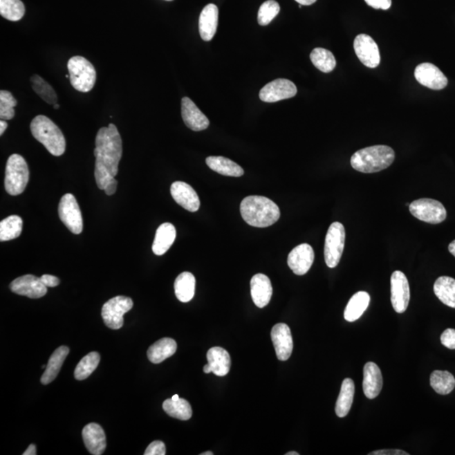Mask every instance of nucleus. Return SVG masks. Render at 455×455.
I'll list each match as a JSON object with an SVG mask.
<instances>
[{"instance_id":"nucleus-1","label":"nucleus","mask_w":455,"mask_h":455,"mask_svg":"<svg viewBox=\"0 0 455 455\" xmlns=\"http://www.w3.org/2000/svg\"><path fill=\"white\" fill-rule=\"evenodd\" d=\"M95 177L101 190H105L108 183L118 173L119 162L122 156V141L117 127L109 124L98 131L95 138Z\"/></svg>"},{"instance_id":"nucleus-2","label":"nucleus","mask_w":455,"mask_h":455,"mask_svg":"<svg viewBox=\"0 0 455 455\" xmlns=\"http://www.w3.org/2000/svg\"><path fill=\"white\" fill-rule=\"evenodd\" d=\"M241 214L249 225L257 228L275 225L281 215L279 206L262 196H249L243 200Z\"/></svg>"},{"instance_id":"nucleus-3","label":"nucleus","mask_w":455,"mask_h":455,"mask_svg":"<svg viewBox=\"0 0 455 455\" xmlns=\"http://www.w3.org/2000/svg\"><path fill=\"white\" fill-rule=\"evenodd\" d=\"M394 149L387 145H375L358 150L351 158L354 169L362 173H375L391 167L394 162Z\"/></svg>"},{"instance_id":"nucleus-4","label":"nucleus","mask_w":455,"mask_h":455,"mask_svg":"<svg viewBox=\"0 0 455 455\" xmlns=\"http://www.w3.org/2000/svg\"><path fill=\"white\" fill-rule=\"evenodd\" d=\"M30 132L54 156H61L66 149V141L59 127L45 115H37L30 122Z\"/></svg>"},{"instance_id":"nucleus-5","label":"nucleus","mask_w":455,"mask_h":455,"mask_svg":"<svg viewBox=\"0 0 455 455\" xmlns=\"http://www.w3.org/2000/svg\"><path fill=\"white\" fill-rule=\"evenodd\" d=\"M28 165L20 154H14L7 160L6 168V191L11 196H18L26 190L29 183Z\"/></svg>"},{"instance_id":"nucleus-6","label":"nucleus","mask_w":455,"mask_h":455,"mask_svg":"<svg viewBox=\"0 0 455 455\" xmlns=\"http://www.w3.org/2000/svg\"><path fill=\"white\" fill-rule=\"evenodd\" d=\"M69 80L72 86L80 92L91 91L96 81V71L93 64L86 57L75 56L68 62Z\"/></svg>"},{"instance_id":"nucleus-7","label":"nucleus","mask_w":455,"mask_h":455,"mask_svg":"<svg viewBox=\"0 0 455 455\" xmlns=\"http://www.w3.org/2000/svg\"><path fill=\"white\" fill-rule=\"evenodd\" d=\"M345 238V228L342 223L339 222L331 223L327 231L325 250H324L327 267L335 268L340 262L344 250Z\"/></svg>"},{"instance_id":"nucleus-8","label":"nucleus","mask_w":455,"mask_h":455,"mask_svg":"<svg viewBox=\"0 0 455 455\" xmlns=\"http://www.w3.org/2000/svg\"><path fill=\"white\" fill-rule=\"evenodd\" d=\"M409 210L419 221L438 225L445 221L447 211L445 206L437 200L422 198L416 200L409 206Z\"/></svg>"},{"instance_id":"nucleus-9","label":"nucleus","mask_w":455,"mask_h":455,"mask_svg":"<svg viewBox=\"0 0 455 455\" xmlns=\"http://www.w3.org/2000/svg\"><path fill=\"white\" fill-rule=\"evenodd\" d=\"M133 300L125 296H117L104 304L102 315L107 327L113 330L122 328L124 319L123 315L132 310Z\"/></svg>"},{"instance_id":"nucleus-10","label":"nucleus","mask_w":455,"mask_h":455,"mask_svg":"<svg viewBox=\"0 0 455 455\" xmlns=\"http://www.w3.org/2000/svg\"><path fill=\"white\" fill-rule=\"evenodd\" d=\"M59 215L61 221L73 234H80L83 230V218L75 196L71 194H65L61 198L59 205Z\"/></svg>"},{"instance_id":"nucleus-11","label":"nucleus","mask_w":455,"mask_h":455,"mask_svg":"<svg viewBox=\"0 0 455 455\" xmlns=\"http://www.w3.org/2000/svg\"><path fill=\"white\" fill-rule=\"evenodd\" d=\"M353 47L358 59L366 67L375 68L380 63L379 47L375 40L366 34H360L355 38Z\"/></svg>"},{"instance_id":"nucleus-12","label":"nucleus","mask_w":455,"mask_h":455,"mask_svg":"<svg viewBox=\"0 0 455 455\" xmlns=\"http://www.w3.org/2000/svg\"><path fill=\"white\" fill-rule=\"evenodd\" d=\"M297 94V87L292 81L286 79H277L266 84L260 91V99L264 102H277L294 98Z\"/></svg>"},{"instance_id":"nucleus-13","label":"nucleus","mask_w":455,"mask_h":455,"mask_svg":"<svg viewBox=\"0 0 455 455\" xmlns=\"http://www.w3.org/2000/svg\"><path fill=\"white\" fill-rule=\"evenodd\" d=\"M391 283V303L397 313L402 314L407 310L410 302V286L406 275L402 272H393Z\"/></svg>"},{"instance_id":"nucleus-14","label":"nucleus","mask_w":455,"mask_h":455,"mask_svg":"<svg viewBox=\"0 0 455 455\" xmlns=\"http://www.w3.org/2000/svg\"><path fill=\"white\" fill-rule=\"evenodd\" d=\"M10 288L15 294L26 296L30 299H40L48 292V287L42 283L41 277L30 275L15 279Z\"/></svg>"},{"instance_id":"nucleus-15","label":"nucleus","mask_w":455,"mask_h":455,"mask_svg":"<svg viewBox=\"0 0 455 455\" xmlns=\"http://www.w3.org/2000/svg\"><path fill=\"white\" fill-rule=\"evenodd\" d=\"M415 78L423 86L434 91H440L448 84V79L434 64L423 63L415 69Z\"/></svg>"},{"instance_id":"nucleus-16","label":"nucleus","mask_w":455,"mask_h":455,"mask_svg":"<svg viewBox=\"0 0 455 455\" xmlns=\"http://www.w3.org/2000/svg\"><path fill=\"white\" fill-rule=\"evenodd\" d=\"M315 260V252L311 245L301 244L289 253L288 265L295 275L303 276L310 271Z\"/></svg>"},{"instance_id":"nucleus-17","label":"nucleus","mask_w":455,"mask_h":455,"mask_svg":"<svg viewBox=\"0 0 455 455\" xmlns=\"http://www.w3.org/2000/svg\"><path fill=\"white\" fill-rule=\"evenodd\" d=\"M271 337L277 358L280 361L288 360L294 349L290 328L286 324H277L272 327Z\"/></svg>"},{"instance_id":"nucleus-18","label":"nucleus","mask_w":455,"mask_h":455,"mask_svg":"<svg viewBox=\"0 0 455 455\" xmlns=\"http://www.w3.org/2000/svg\"><path fill=\"white\" fill-rule=\"evenodd\" d=\"M181 115L185 124L195 132L205 130L210 126V120L190 98L181 100Z\"/></svg>"},{"instance_id":"nucleus-19","label":"nucleus","mask_w":455,"mask_h":455,"mask_svg":"<svg viewBox=\"0 0 455 455\" xmlns=\"http://www.w3.org/2000/svg\"><path fill=\"white\" fill-rule=\"evenodd\" d=\"M171 194L175 201L185 210L192 213L199 210L198 195L190 185L183 181H176L171 185Z\"/></svg>"},{"instance_id":"nucleus-20","label":"nucleus","mask_w":455,"mask_h":455,"mask_svg":"<svg viewBox=\"0 0 455 455\" xmlns=\"http://www.w3.org/2000/svg\"><path fill=\"white\" fill-rule=\"evenodd\" d=\"M84 445L89 452L94 455H101L106 448V434L102 427L96 423L88 424L82 431Z\"/></svg>"},{"instance_id":"nucleus-21","label":"nucleus","mask_w":455,"mask_h":455,"mask_svg":"<svg viewBox=\"0 0 455 455\" xmlns=\"http://www.w3.org/2000/svg\"><path fill=\"white\" fill-rule=\"evenodd\" d=\"M382 387H383V377L379 366L373 362H367L364 368V381H362L364 395L369 399H375L380 395Z\"/></svg>"},{"instance_id":"nucleus-22","label":"nucleus","mask_w":455,"mask_h":455,"mask_svg":"<svg viewBox=\"0 0 455 455\" xmlns=\"http://www.w3.org/2000/svg\"><path fill=\"white\" fill-rule=\"evenodd\" d=\"M252 300L258 308L267 306L272 299V286L269 277L264 275H254L250 281Z\"/></svg>"},{"instance_id":"nucleus-23","label":"nucleus","mask_w":455,"mask_h":455,"mask_svg":"<svg viewBox=\"0 0 455 455\" xmlns=\"http://www.w3.org/2000/svg\"><path fill=\"white\" fill-rule=\"evenodd\" d=\"M219 24V9L214 3H210L202 11L199 17V32L203 41L213 39L217 32Z\"/></svg>"},{"instance_id":"nucleus-24","label":"nucleus","mask_w":455,"mask_h":455,"mask_svg":"<svg viewBox=\"0 0 455 455\" xmlns=\"http://www.w3.org/2000/svg\"><path fill=\"white\" fill-rule=\"evenodd\" d=\"M176 237V230L171 223H165L158 228L156 237L153 243V252L156 256H162L167 253L171 245L174 244Z\"/></svg>"},{"instance_id":"nucleus-25","label":"nucleus","mask_w":455,"mask_h":455,"mask_svg":"<svg viewBox=\"0 0 455 455\" xmlns=\"http://www.w3.org/2000/svg\"><path fill=\"white\" fill-rule=\"evenodd\" d=\"M208 364L211 366L212 373L215 375L223 377L230 372L231 360L229 353L225 349L215 346L208 350L207 353Z\"/></svg>"},{"instance_id":"nucleus-26","label":"nucleus","mask_w":455,"mask_h":455,"mask_svg":"<svg viewBox=\"0 0 455 455\" xmlns=\"http://www.w3.org/2000/svg\"><path fill=\"white\" fill-rule=\"evenodd\" d=\"M68 353L69 349L65 346H62L54 351L52 356L49 358L47 368H46L44 375L41 378L42 384H48L56 379Z\"/></svg>"},{"instance_id":"nucleus-27","label":"nucleus","mask_w":455,"mask_h":455,"mask_svg":"<svg viewBox=\"0 0 455 455\" xmlns=\"http://www.w3.org/2000/svg\"><path fill=\"white\" fill-rule=\"evenodd\" d=\"M177 344L171 338L165 337L154 343L148 350V358L153 364H160L176 352Z\"/></svg>"},{"instance_id":"nucleus-28","label":"nucleus","mask_w":455,"mask_h":455,"mask_svg":"<svg viewBox=\"0 0 455 455\" xmlns=\"http://www.w3.org/2000/svg\"><path fill=\"white\" fill-rule=\"evenodd\" d=\"M370 303V296L367 292H358L349 300L344 312L346 322H354L360 319L367 310Z\"/></svg>"},{"instance_id":"nucleus-29","label":"nucleus","mask_w":455,"mask_h":455,"mask_svg":"<svg viewBox=\"0 0 455 455\" xmlns=\"http://www.w3.org/2000/svg\"><path fill=\"white\" fill-rule=\"evenodd\" d=\"M206 163L208 167L223 176L240 177L244 175V169L240 165L225 157H207Z\"/></svg>"},{"instance_id":"nucleus-30","label":"nucleus","mask_w":455,"mask_h":455,"mask_svg":"<svg viewBox=\"0 0 455 455\" xmlns=\"http://www.w3.org/2000/svg\"><path fill=\"white\" fill-rule=\"evenodd\" d=\"M434 294L445 306L455 308V279L443 276L436 280Z\"/></svg>"},{"instance_id":"nucleus-31","label":"nucleus","mask_w":455,"mask_h":455,"mask_svg":"<svg viewBox=\"0 0 455 455\" xmlns=\"http://www.w3.org/2000/svg\"><path fill=\"white\" fill-rule=\"evenodd\" d=\"M196 279L191 272H185L176 277L175 281V294L180 302L187 303L194 299L195 295Z\"/></svg>"},{"instance_id":"nucleus-32","label":"nucleus","mask_w":455,"mask_h":455,"mask_svg":"<svg viewBox=\"0 0 455 455\" xmlns=\"http://www.w3.org/2000/svg\"><path fill=\"white\" fill-rule=\"evenodd\" d=\"M355 384L353 380H343L340 394H339L337 404H335V414L339 418H345L349 414L353 402Z\"/></svg>"},{"instance_id":"nucleus-33","label":"nucleus","mask_w":455,"mask_h":455,"mask_svg":"<svg viewBox=\"0 0 455 455\" xmlns=\"http://www.w3.org/2000/svg\"><path fill=\"white\" fill-rule=\"evenodd\" d=\"M430 384L438 394L446 396L454 391L455 379L452 373L448 371L435 370L430 376Z\"/></svg>"},{"instance_id":"nucleus-34","label":"nucleus","mask_w":455,"mask_h":455,"mask_svg":"<svg viewBox=\"0 0 455 455\" xmlns=\"http://www.w3.org/2000/svg\"><path fill=\"white\" fill-rule=\"evenodd\" d=\"M163 409L171 418L187 421L192 418V409L187 400L180 398L173 400L171 398L165 400Z\"/></svg>"},{"instance_id":"nucleus-35","label":"nucleus","mask_w":455,"mask_h":455,"mask_svg":"<svg viewBox=\"0 0 455 455\" xmlns=\"http://www.w3.org/2000/svg\"><path fill=\"white\" fill-rule=\"evenodd\" d=\"M23 221L17 215H11L0 222V241L14 240L22 232Z\"/></svg>"},{"instance_id":"nucleus-36","label":"nucleus","mask_w":455,"mask_h":455,"mask_svg":"<svg viewBox=\"0 0 455 455\" xmlns=\"http://www.w3.org/2000/svg\"><path fill=\"white\" fill-rule=\"evenodd\" d=\"M30 86L33 89L35 93L40 96L45 102L49 105H55L57 102V95L56 91L51 86V84L47 82L41 76L35 75L30 77Z\"/></svg>"},{"instance_id":"nucleus-37","label":"nucleus","mask_w":455,"mask_h":455,"mask_svg":"<svg viewBox=\"0 0 455 455\" xmlns=\"http://www.w3.org/2000/svg\"><path fill=\"white\" fill-rule=\"evenodd\" d=\"M310 60L315 67L323 73H330L337 66L333 53L322 48H315L311 52Z\"/></svg>"},{"instance_id":"nucleus-38","label":"nucleus","mask_w":455,"mask_h":455,"mask_svg":"<svg viewBox=\"0 0 455 455\" xmlns=\"http://www.w3.org/2000/svg\"><path fill=\"white\" fill-rule=\"evenodd\" d=\"M25 12V6L21 0H0V15L7 20L20 21Z\"/></svg>"},{"instance_id":"nucleus-39","label":"nucleus","mask_w":455,"mask_h":455,"mask_svg":"<svg viewBox=\"0 0 455 455\" xmlns=\"http://www.w3.org/2000/svg\"><path fill=\"white\" fill-rule=\"evenodd\" d=\"M101 360L100 354L96 352H92L84 357L80 360L75 369V378L77 380H84L93 373Z\"/></svg>"},{"instance_id":"nucleus-40","label":"nucleus","mask_w":455,"mask_h":455,"mask_svg":"<svg viewBox=\"0 0 455 455\" xmlns=\"http://www.w3.org/2000/svg\"><path fill=\"white\" fill-rule=\"evenodd\" d=\"M17 101L10 91H0V118L1 120H11L15 115L14 108Z\"/></svg>"},{"instance_id":"nucleus-41","label":"nucleus","mask_w":455,"mask_h":455,"mask_svg":"<svg viewBox=\"0 0 455 455\" xmlns=\"http://www.w3.org/2000/svg\"><path fill=\"white\" fill-rule=\"evenodd\" d=\"M279 12V3L275 0H268L262 3L258 11V23L260 26H268Z\"/></svg>"},{"instance_id":"nucleus-42","label":"nucleus","mask_w":455,"mask_h":455,"mask_svg":"<svg viewBox=\"0 0 455 455\" xmlns=\"http://www.w3.org/2000/svg\"><path fill=\"white\" fill-rule=\"evenodd\" d=\"M442 344L446 346L447 349L454 350L455 349V330L447 329L443 331L441 335Z\"/></svg>"},{"instance_id":"nucleus-43","label":"nucleus","mask_w":455,"mask_h":455,"mask_svg":"<svg viewBox=\"0 0 455 455\" xmlns=\"http://www.w3.org/2000/svg\"><path fill=\"white\" fill-rule=\"evenodd\" d=\"M167 454V449L163 442L154 441L146 449L145 455H165Z\"/></svg>"},{"instance_id":"nucleus-44","label":"nucleus","mask_w":455,"mask_h":455,"mask_svg":"<svg viewBox=\"0 0 455 455\" xmlns=\"http://www.w3.org/2000/svg\"><path fill=\"white\" fill-rule=\"evenodd\" d=\"M367 5L373 9L389 10L391 7L392 0H365Z\"/></svg>"},{"instance_id":"nucleus-45","label":"nucleus","mask_w":455,"mask_h":455,"mask_svg":"<svg viewBox=\"0 0 455 455\" xmlns=\"http://www.w3.org/2000/svg\"><path fill=\"white\" fill-rule=\"evenodd\" d=\"M41 280L42 283L46 285V287L48 288H54L59 286L60 284V280L57 279V277L53 275H44L41 277Z\"/></svg>"},{"instance_id":"nucleus-46","label":"nucleus","mask_w":455,"mask_h":455,"mask_svg":"<svg viewBox=\"0 0 455 455\" xmlns=\"http://www.w3.org/2000/svg\"><path fill=\"white\" fill-rule=\"evenodd\" d=\"M369 455H409L408 453L400 449H382L373 451Z\"/></svg>"},{"instance_id":"nucleus-47","label":"nucleus","mask_w":455,"mask_h":455,"mask_svg":"<svg viewBox=\"0 0 455 455\" xmlns=\"http://www.w3.org/2000/svg\"><path fill=\"white\" fill-rule=\"evenodd\" d=\"M117 187H118V180L113 178L110 181L109 183H108L105 190L106 194L108 196H111L113 195L117 191Z\"/></svg>"},{"instance_id":"nucleus-48","label":"nucleus","mask_w":455,"mask_h":455,"mask_svg":"<svg viewBox=\"0 0 455 455\" xmlns=\"http://www.w3.org/2000/svg\"><path fill=\"white\" fill-rule=\"evenodd\" d=\"M37 454V449L36 446L34 445H30L28 447V449H27L24 453H23V455H36Z\"/></svg>"},{"instance_id":"nucleus-49","label":"nucleus","mask_w":455,"mask_h":455,"mask_svg":"<svg viewBox=\"0 0 455 455\" xmlns=\"http://www.w3.org/2000/svg\"><path fill=\"white\" fill-rule=\"evenodd\" d=\"M299 5L302 6H311L313 5L317 0H295Z\"/></svg>"},{"instance_id":"nucleus-50","label":"nucleus","mask_w":455,"mask_h":455,"mask_svg":"<svg viewBox=\"0 0 455 455\" xmlns=\"http://www.w3.org/2000/svg\"><path fill=\"white\" fill-rule=\"evenodd\" d=\"M7 127H8V123L6 122V120L0 121V135H1V136L3 134V133L6 132Z\"/></svg>"},{"instance_id":"nucleus-51","label":"nucleus","mask_w":455,"mask_h":455,"mask_svg":"<svg viewBox=\"0 0 455 455\" xmlns=\"http://www.w3.org/2000/svg\"><path fill=\"white\" fill-rule=\"evenodd\" d=\"M449 250L451 254L455 257V241L450 243L449 245Z\"/></svg>"},{"instance_id":"nucleus-52","label":"nucleus","mask_w":455,"mask_h":455,"mask_svg":"<svg viewBox=\"0 0 455 455\" xmlns=\"http://www.w3.org/2000/svg\"><path fill=\"white\" fill-rule=\"evenodd\" d=\"M203 371H204V373H212L211 366H210V364H207V365L204 366Z\"/></svg>"},{"instance_id":"nucleus-53","label":"nucleus","mask_w":455,"mask_h":455,"mask_svg":"<svg viewBox=\"0 0 455 455\" xmlns=\"http://www.w3.org/2000/svg\"><path fill=\"white\" fill-rule=\"evenodd\" d=\"M171 399L173 400H178L180 399V397L178 395H175L171 397Z\"/></svg>"},{"instance_id":"nucleus-54","label":"nucleus","mask_w":455,"mask_h":455,"mask_svg":"<svg viewBox=\"0 0 455 455\" xmlns=\"http://www.w3.org/2000/svg\"><path fill=\"white\" fill-rule=\"evenodd\" d=\"M201 455H214V453L211 452V451H207V452L202 453Z\"/></svg>"},{"instance_id":"nucleus-55","label":"nucleus","mask_w":455,"mask_h":455,"mask_svg":"<svg viewBox=\"0 0 455 455\" xmlns=\"http://www.w3.org/2000/svg\"><path fill=\"white\" fill-rule=\"evenodd\" d=\"M286 455H299V453L295 452V451H292V452L287 453Z\"/></svg>"},{"instance_id":"nucleus-56","label":"nucleus","mask_w":455,"mask_h":455,"mask_svg":"<svg viewBox=\"0 0 455 455\" xmlns=\"http://www.w3.org/2000/svg\"><path fill=\"white\" fill-rule=\"evenodd\" d=\"M54 109H59V104H55V105L53 106Z\"/></svg>"},{"instance_id":"nucleus-57","label":"nucleus","mask_w":455,"mask_h":455,"mask_svg":"<svg viewBox=\"0 0 455 455\" xmlns=\"http://www.w3.org/2000/svg\"><path fill=\"white\" fill-rule=\"evenodd\" d=\"M167 1H172V0H167Z\"/></svg>"}]
</instances>
